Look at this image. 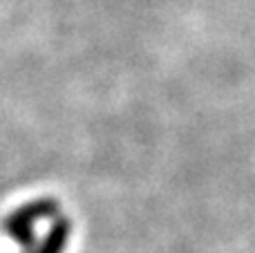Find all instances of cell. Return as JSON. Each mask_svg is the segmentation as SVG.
Segmentation results:
<instances>
[{
	"instance_id": "cell-1",
	"label": "cell",
	"mask_w": 255,
	"mask_h": 253,
	"mask_svg": "<svg viewBox=\"0 0 255 253\" xmlns=\"http://www.w3.org/2000/svg\"><path fill=\"white\" fill-rule=\"evenodd\" d=\"M45 218H58V202L52 197H43V200H34L29 204L16 209L13 213H9L2 222V229L16 240V245H20L22 249L31 251L34 249V222Z\"/></svg>"
},
{
	"instance_id": "cell-2",
	"label": "cell",
	"mask_w": 255,
	"mask_h": 253,
	"mask_svg": "<svg viewBox=\"0 0 255 253\" xmlns=\"http://www.w3.org/2000/svg\"><path fill=\"white\" fill-rule=\"evenodd\" d=\"M70 229H72L70 220L56 218L52 229H49V233L45 236V240L29 253H63L65 251V245H67V238H70Z\"/></svg>"
}]
</instances>
